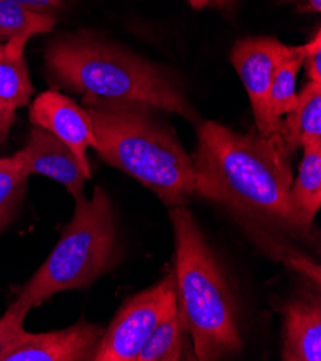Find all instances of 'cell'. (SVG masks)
I'll use <instances>...</instances> for the list:
<instances>
[{
    "label": "cell",
    "mask_w": 321,
    "mask_h": 361,
    "mask_svg": "<svg viewBox=\"0 0 321 361\" xmlns=\"http://www.w3.org/2000/svg\"><path fill=\"white\" fill-rule=\"evenodd\" d=\"M291 154L281 133L253 128L239 134L206 121L198 130L192 157L195 193L241 214L296 228L289 202L294 180Z\"/></svg>",
    "instance_id": "obj_1"
},
{
    "label": "cell",
    "mask_w": 321,
    "mask_h": 361,
    "mask_svg": "<svg viewBox=\"0 0 321 361\" xmlns=\"http://www.w3.org/2000/svg\"><path fill=\"white\" fill-rule=\"evenodd\" d=\"M98 154L137 178L167 206L185 204L195 195L192 157L174 133L138 102L87 99Z\"/></svg>",
    "instance_id": "obj_2"
},
{
    "label": "cell",
    "mask_w": 321,
    "mask_h": 361,
    "mask_svg": "<svg viewBox=\"0 0 321 361\" xmlns=\"http://www.w3.org/2000/svg\"><path fill=\"white\" fill-rule=\"evenodd\" d=\"M169 214L174 232L177 308L195 354L202 361L235 357L243 341L238 302L224 267L185 204L171 206Z\"/></svg>",
    "instance_id": "obj_3"
},
{
    "label": "cell",
    "mask_w": 321,
    "mask_h": 361,
    "mask_svg": "<svg viewBox=\"0 0 321 361\" xmlns=\"http://www.w3.org/2000/svg\"><path fill=\"white\" fill-rule=\"evenodd\" d=\"M47 65L61 85L87 99L146 104L181 114L189 121L198 116L181 88L156 65L121 48L78 35L52 42Z\"/></svg>",
    "instance_id": "obj_4"
},
{
    "label": "cell",
    "mask_w": 321,
    "mask_h": 361,
    "mask_svg": "<svg viewBox=\"0 0 321 361\" xmlns=\"http://www.w3.org/2000/svg\"><path fill=\"white\" fill-rule=\"evenodd\" d=\"M75 210L55 249L19 288L16 301L32 310L55 294L81 290L113 269L120 259L116 213L111 199L101 186L92 197L75 196Z\"/></svg>",
    "instance_id": "obj_5"
},
{
    "label": "cell",
    "mask_w": 321,
    "mask_h": 361,
    "mask_svg": "<svg viewBox=\"0 0 321 361\" xmlns=\"http://www.w3.org/2000/svg\"><path fill=\"white\" fill-rule=\"evenodd\" d=\"M177 310L174 272L128 298L104 330L94 361H135L159 324Z\"/></svg>",
    "instance_id": "obj_6"
},
{
    "label": "cell",
    "mask_w": 321,
    "mask_h": 361,
    "mask_svg": "<svg viewBox=\"0 0 321 361\" xmlns=\"http://www.w3.org/2000/svg\"><path fill=\"white\" fill-rule=\"evenodd\" d=\"M290 47L275 38H246L235 44L231 55L232 65L239 74L251 99L255 128L262 134H282V121L272 120L269 113V88L275 68Z\"/></svg>",
    "instance_id": "obj_7"
},
{
    "label": "cell",
    "mask_w": 321,
    "mask_h": 361,
    "mask_svg": "<svg viewBox=\"0 0 321 361\" xmlns=\"http://www.w3.org/2000/svg\"><path fill=\"white\" fill-rule=\"evenodd\" d=\"M29 117L33 126L48 130L63 141L75 154L85 177L91 178L87 149H97V138L87 110L58 91H45L32 102Z\"/></svg>",
    "instance_id": "obj_8"
},
{
    "label": "cell",
    "mask_w": 321,
    "mask_h": 361,
    "mask_svg": "<svg viewBox=\"0 0 321 361\" xmlns=\"http://www.w3.org/2000/svg\"><path fill=\"white\" fill-rule=\"evenodd\" d=\"M104 329L85 319L63 330L23 336L4 361H87L94 360Z\"/></svg>",
    "instance_id": "obj_9"
},
{
    "label": "cell",
    "mask_w": 321,
    "mask_h": 361,
    "mask_svg": "<svg viewBox=\"0 0 321 361\" xmlns=\"http://www.w3.org/2000/svg\"><path fill=\"white\" fill-rule=\"evenodd\" d=\"M16 154L20 160L22 173L26 177L42 174L63 185L68 193L74 197L84 193L85 180L88 178L75 154L48 130L33 126L26 146Z\"/></svg>",
    "instance_id": "obj_10"
},
{
    "label": "cell",
    "mask_w": 321,
    "mask_h": 361,
    "mask_svg": "<svg viewBox=\"0 0 321 361\" xmlns=\"http://www.w3.org/2000/svg\"><path fill=\"white\" fill-rule=\"evenodd\" d=\"M285 361L321 360V302L318 295H300L284 307Z\"/></svg>",
    "instance_id": "obj_11"
},
{
    "label": "cell",
    "mask_w": 321,
    "mask_h": 361,
    "mask_svg": "<svg viewBox=\"0 0 321 361\" xmlns=\"http://www.w3.org/2000/svg\"><path fill=\"white\" fill-rule=\"evenodd\" d=\"M289 193L290 209L296 228L307 232L321 206V142L307 144Z\"/></svg>",
    "instance_id": "obj_12"
},
{
    "label": "cell",
    "mask_w": 321,
    "mask_h": 361,
    "mask_svg": "<svg viewBox=\"0 0 321 361\" xmlns=\"http://www.w3.org/2000/svg\"><path fill=\"white\" fill-rule=\"evenodd\" d=\"M54 25L52 15L37 13L9 0H0V45H4V55L9 58H22L32 36L51 32Z\"/></svg>",
    "instance_id": "obj_13"
},
{
    "label": "cell",
    "mask_w": 321,
    "mask_h": 361,
    "mask_svg": "<svg viewBox=\"0 0 321 361\" xmlns=\"http://www.w3.org/2000/svg\"><path fill=\"white\" fill-rule=\"evenodd\" d=\"M282 121V135L290 152L321 142V82L310 81L298 95L297 105Z\"/></svg>",
    "instance_id": "obj_14"
},
{
    "label": "cell",
    "mask_w": 321,
    "mask_h": 361,
    "mask_svg": "<svg viewBox=\"0 0 321 361\" xmlns=\"http://www.w3.org/2000/svg\"><path fill=\"white\" fill-rule=\"evenodd\" d=\"M303 61V47H290L275 68L268 104L271 117L277 123H281V117L293 111L297 105L298 94L296 92V81Z\"/></svg>",
    "instance_id": "obj_15"
},
{
    "label": "cell",
    "mask_w": 321,
    "mask_h": 361,
    "mask_svg": "<svg viewBox=\"0 0 321 361\" xmlns=\"http://www.w3.org/2000/svg\"><path fill=\"white\" fill-rule=\"evenodd\" d=\"M185 330L183 321L177 308L163 319L141 347L135 361H177L182 357Z\"/></svg>",
    "instance_id": "obj_16"
},
{
    "label": "cell",
    "mask_w": 321,
    "mask_h": 361,
    "mask_svg": "<svg viewBox=\"0 0 321 361\" xmlns=\"http://www.w3.org/2000/svg\"><path fill=\"white\" fill-rule=\"evenodd\" d=\"M28 177L22 173V166L18 154L0 159V233L13 221L20 207Z\"/></svg>",
    "instance_id": "obj_17"
},
{
    "label": "cell",
    "mask_w": 321,
    "mask_h": 361,
    "mask_svg": "<svg viewBox=\"0 0 321 361\" xmlns=\"http://www.w3.org/2000/svg\"><path fill=\"white\" fill-rule=\"evenodd\" d=\"M33 85L29 78L26 62L22 58H0V102L12 110L29 104Z\"/></svg>",
    "instance_id": "obj_18"
},
{
    "label": "cell",
    "mask_w": 321,
    "mask_h": 361,
    "mask_svg": "<svg viewBox=\"0 0 321 361\" xmlns=\"http://www.w3.org/2000/svg\"><path fill=\"white\" fill-rule=\"evenodd\" d=\"M30 310L15 301L9 305L6 312L0 317V361H4L8 351L26 331L23 322Z\"/></svg>",
    "instance_id": "obj_19"
},
{
    "label": "cell",
    "mask_w": 321,
    "mask_h": 361,
    "mask_svg": "<svg viewBox=\"0 0 321 361\" xmlns=\"http://www.w3.org/2000/svg\"><path fill=\"white\" fill-rule=\"evenodd\" d=\"M304 51V61L305 69H307V75L310 81L321 82V32L320 29L317 30L314 38L303 45Z\"/></svg>",
    "instance_id": "obj_20"
},
{
    "label": "cell",
    "mask_w": 321,
    "mask_h": 361,
    "mask_svg": "<svg viewBox=\"0 0 321 361\" xmlns=\"http://www.w3.org/2000/svg\"><path fill=\"white\" fill-rule=\"evenodd\" d=\"M9 2H13L28 11L44 15H51L52 11L62 6V0H9Z\"/></svg>",
    "instance_id": "obj_21"
},
{
    "label": "cell",
    "mask_w": 321,
    "mask_h": 361,
    "mask_svg": "<svg viewBox=\"0 0 321 361\" xmlns=\"http://www.w3.org/2000/svg\"><path fill=\"white\" fill-rule=\"evenodd\" d=\"M15 118H16V111L9 108L8 105L0 102V144L6 141L11 127L15 123Z\"/></svg>",
    "instance_id": "obj_22"
},
{
    "label": "cell",
    "mask_w": 321,
    "mask_h": 361,
    "mask_svg": "<svg viewBox=\"0 0 321 361\" xmlns=\"http://www.w3.org/2000/svg\"><path fill=\"white\" fill-rule=\"evenodd\" d=\"M188 2H189L195 9H199V8L206 6L209 2H212V0H188Z\"/></svg>",
    "instance_id": "obj_23"
},
{
    "label": "cell",
    "mask_w": 321,
    "mask_h": 361,
    "mask_svg": "<svg viewBox=\"0 0 321 361\" xmlns=\"http://www.w3.org/2000/svg\"><path fill=\"white\" fill-rule=\"evenodd\" d=\"M310 8L315 12H320L321 11V0H307Z\"/></svg>",
    "instance_id": "obj_24"
}]
</instances>
